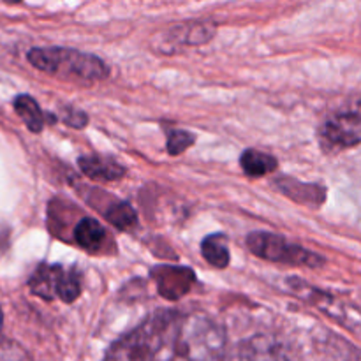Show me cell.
<instances>
[{
  "instance_id": "cell-1",
  "label": "cell",
  "mask_w": 361,
  "mask_h": 361,
  "mask_svg": "<svg viewBox=\"0 0 361 361\" xmlns=\"http://www.w3.org/2000/svg\"><path fill=\"white\" fill-rule=\"evenodd\" d=\"M182 317L164 310L145 321L111 345L104 361H171Z\"/></svg>"
},
{
  "instance_id": "cell-2",
  "label": "cell",
  "mask_w": 361,
  "mask_h": 361,
  "mask_svg": "<svg viewBox=\"0 0 361 361\" xmlns=\"http://www.w3.org/2000/svg\"><path fill=\"white\" fill-rule=\"evenodd\" d=\"M28 62L49 76L73 83L92 85L109 76V67L104 60L73 48H34L28 51Z\"/></svg>"
},
{
  "instance_id": "cell-3",
  "label": "cell",
  "mask_w": 361,
  "mask_h": 361,
  "mask_svg": "<svg viewBox=\"0 0 361 361\" xmlns=\"http://www.w3.org/2000/svg\"><path fill=\"white\" fill-rule=\"evenodd\" d=\"M226 335L221 324L203 312L182 317L171 361H224Z\"/></svg>"
},
{
  "instance_id": "cell-4",
  "label": "cell",
  "mask_w": 361,
  "mask_h": 361,
  "mask_svg": "<svg viewBox=\"0 0 361 361\" xmlns=\"http://www.w3.org/2000/svg\"><path fill=\"white\" fill-rule=\"evenodd\" d=\"M247 247L254 256L261 259L271 261V263L291 264V267H307V268H321L326 261L323 256L298 245L291 243L275 233L268 231H254L247 235Z\"/></svg>"
},
{
  "instance_id": "cell-5",
  "label": "cell",
  "mask_w": 361,
  "mask_h": 361,
  "mask_svg": "<svg viewBox=\"0 0 361 361\" xmlns=\"http://www.w3.org/2000/svg\"><path fill=\"white\" fill-rule=\"evenodd\" d=\"M289 291L295 293L298 298L305 300L307 303L316 307L319 312L328 316L330 319L337 321L341 326L348 328V330H361V310L358 307L351 305V303L344 302V300L337 298V296L324 293L321 289L312 288L307 282L300 281V279L289 277L288 281Z\"/></svg>"
},
{
  "instance_id": "cell-6",
  "label": "cell",
  "mask_w": 361,
  "mask_h": 361,
  "mask_svg": "<svg viewBox=\"0 0 361 361\" xmlns=\"http://www.w3.org/2000/svg\"><path fill=\"white\" fill-rule=\"evenodd\" d=\"M321 145L328 152H341L361 143V115L345 111L335 113L319 129Z\"/></svg>"
},
{
  "instance_id": "cell-7",
  "label": "cell",
  "mask_w": 361,
  "mask_h": 361,
  "mask_svg": "<svg viewBox=\"0 0 361 361\" xmlns=\"http://www.w3.org/2000/svg\"><path fill=\"white\" fill-rule=\"evenodd\" d=\"M224 361H288V355L279 338L254 335L235 345Z\"/></svg>"
},
{
  "instance_id": "cell-8",
  "label": "cell",
  "mask_w": 361,
  "mask_h": 361,
  "mask_svg": "<svg viewBox=\"0 0 361 361\" xmlns=\"http://www.w3.org/2000/svg\"><path fill=\"white\" fill-rule=\"evenodd\" d=\"M150 277L157 286L159 295L169 302H176L192 289L196 274L187 267H169L161 264L150 270Z\"/></svg>"
},
{
  "instance_id": "cell-9",
  "label": "cell",
  "mask_w": 361,
  "mask_h": 361,
  "mask_svg": "<svg viewBox=\"0 0 361 361\" xmlns=\"http://www.w3.org/2000/svg\"><path fill=\"white\" fill-rule=\"evenodd\" d=\"M217 27L212 21H192V23L173 27L164 35V53H175L183 46H201L214 39Z\"/></svg>"
},
{
  "instance_id": "cell-10",
  "label": "cell",
  "mask_w": 361,
  "mask_h": 361,
  "mask_svg": "<svg viewBox=\"0 0 361 361\" xmlns=\"http://www.w3.org/2000/svg\"><path fill=\"white\" fill-rule=\"evenodd\" d=\"M78 166L85 176L95 182H115L126 175V168L118 161L104 155H81Z\"/></svg>"
},
{
  "instance_id": "cell-11",
  "label": "cell",
  "mask_w": 361,
  "mask_h": 361,
  "mask_svg": "<svg viewBox=\"0 0 361 361\" xmlns=\"http://www.w3.org/2000/svg\"><path fill=\"white\" fill-rule=\"evenodd\" d=\"M277 189L282 194L289 197V200L296 201V203L309 204V207H321L326 197V189L317 183H303L293 178H281L277 180Z\"/></svg>"
},
{
  "instance_id": "cell-12",
  "label": "cell",
  "mask_w": 361,
  "mask_h": 361,
  "mask_svg": "<svg viewBox=\"0 0 361 361\" xmlns=\"http://www.w3.org/2000/svg\"><path fill=\"white\" fill-rule=\"evenodd\" d=\"M74 240L87 252L97 254L106 245L108 233H106L104 226L99 221L92 217H83L74 228Z\"/></svg>"
},
{
  "instance_id": "cell-13",
  "label": "cell",
  "mask_w": 361,
  "mask_h": 361,
  "mask_svg": "<svg viewBox=\"0 0 361 361\" xmlns=\"http://www.w3.org/2000/svg\"><path fill=\"white\" fill-rule=\"evenodd\" d=\"M240 166H242L243 173L247 176H250V178H259V176L268 175V173H274L277 169L279 162L274 155L249 148L240 157Z\"/></svg>"
},
{
  "instance_id": "cell-14",
  "label": "cell",
  "mask_w": 361,
  "mask_h": 361,
  "mask_svg": "<svg viewBox=\"0 0 361 361\" xmlns=\"http://www.w3.org/2000/svg\"><path fill=\"white\" fill-rule=\"evenodd\" d=\"M201 254L215 268H228L229 261H231L228 249V238L224 235H221V233L208 235L201 242Z\"/></svg>"
},
{
  "instance_id": "cell-15",
  "label": "cell",
  "mask_w": 361,
  "mask_h": 361,
  "mask_svg": "<svg viewBox=\"0 0 361 361\" xmlns=\"http://www.w3.org/2000/svg\"><path fill=\"white\" fill-rule=\"evenodd\" d=\"M60 267H49V264H41L34 275L28 281V288L34 295L41 296L44 300L55 298V284H56V275H59Z\"/></svg>"
},
{
  "instance_id": "cell-16",
  "label": "cell",
  "mask_w": 361,
  "mask_h": 361,
  "mask_svg": "<svg viewBox=\"0 0 361 361\" xmlns=\"http://www.w3.org/2000/svg\"><path fill=\"white\" fill-rule=\"evenodd\" d=\"M14 109H16L18 116L25 122V126L32 130V133H41L44 127V113L39 108L37 101L27 94H21L14 99Z\"/></svg>"
},
{
  "instance_id": "cell-17",
  "label": "cell",
  "mask_w": 361,
  "mask_h": 361,
  "mask_svg": "<svg viewBox=\"0 0 361 361\" xmlns=\"http://www.w3.org/2000/svg\"><path fill=\"white\" fill-rule=\"evenodd\" d=\"M81 295V275L76 268H62L60 267L56 275L55 284V298H60L66 303L76 302Z\"/></svg>"
},
{
  "instance_id": "cell-18",
  "label": "cell",
  "mask_w": 361,
  "mask_h": 361,
  "mask_svg": "<svg viewBox=\"0 0 361 361\" xmlns=\"http://www.w3.org/2000/svg\"><path fill=\"white\" fill-rule=\"evenodd\" d=\"M106 219L120 231H130L137 226L136 210L126 201H120V203L109 207L108 212H106Z\"/></svg>"
},
{
  "instance_id": "cell-19",
  "label": "cell",
  "mask_w": 361,
  "mask_h": 361,
  "mask_svg": "<svg viewBox=\"0 0 361 361\" xmlns=\"http://www.w3.org/2000/svg\"><path fill=\"white\" fill-rule=\"evenodd\" d=\"M196 141V136L190 134L189 130L183 129H171L168 130V152L169 155H180L190 148Z\"/></svg>"
},
{
  "instance_id": "cell-20",
  "label": "cell",
  "mask_w": 361,
  "mask_h": 361,
  "mask_svg": "<svg viewBox=\"0 0 361 361\" xmlns=\"http://www.w3.org/2000/svg\"><path fill=\"white\" fill-rule=\"evenodd\" d=\"M0 361H32V358L18 342L0 334Z\"/></svg>"
},
{
  "instance_id": "cell-21",
  "label": "cell",
  "mask_w": 361,
  "mask_h": 361,
  "mask_svg": "<svg viewBox=\"0 0 361 361\" xmlns=\"http://www.w3.org/2000/svg\"><path fill=\"white\" fill-rule=\"evenodd\" d=\"M62 120L67 123V126L74 127V129H83V127L88 123L87 113L81 111V109L71 108V106H67V108H63Z\"/></svg>"
},
{
  "instance_id": "cell-22",
  "label": "cell",
  "mask_w": 361,
  "mask_h": 361,
  "mask_svg": "<svg viewBox=\"0 0 361 361\" xmlns=\"http://www.w3.org/2000/svg\"><path fill=\"white\" fill-rule=\"evenodd\" d=\"M0 328H2V312H0Z\"/></svg>"
}]
</instances>
